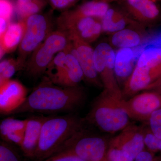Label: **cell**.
<instances>
[{
  "label": "cell",
  "mask_w": 161,
  "mask_h": 161,
  "mask_svg": "<svg viewBox=\"0 0 161 161\" xmlns=\"http://www.w3.org/2000/svg\"><path fill=\"white\" fill-rule=\"evenodd\" d=\"M10 115L24 113H72L81 106L85 94L81 87L60 86L46 76Z\"/></svg>",
  "instance_id": "obj_1"
},
{
  "label": "cell",
  "mask_w": 161,
  "mask_h": 161,
  "mask_svg": "<svg viewBox=\"0 0 161 161\" xmlns=\"http://www.w3.org/2000/svg\"><path fill=\"white\" fill-rule=\"evenodd\" d=\"M84 119L72 113L50 115L44 121L34 159L41 161L58 152L76 132L83 129Z\"/></svg>",
  "instance_id": "obj_2"
},
{
  "label": "cell",
  "mask_w": 161,
  "mask_h": 161,
  "mask_svg": "<svg viewBox=\"0 0 161 161\" xmlns=\"http://www.w3.org/2000/svg\"><path fill=\"white\" fill-rule=\"evenodd\" d=\"M122 99L104 90L94 101L86 120L103 132L124 130L129 126L130 118L122 106Z\"/></svg>",
  "instance_id": "obj_3"
},
{
  "label": "cell",
  "mask_w": 161,
  "mask_h": 161,
  "mask_svg": "<svg viewBox=\"0 0 161 161\" xmlns=\"http://www.w3.org/2000/svg\"><path fill=\"white\" fill-rule=\"evenodd\" d=\"M70 40L59 30L53 31L31 55L24 70L34 80L43 77L47 67L59 52L65 49Z\"/></svg>",
  "instance_id": "obj_4"
},
{
  "label": "cell",
  "mask_w": 161,
  "mask_h": 161,
  "mask_svg": "<svg viewBox=\"0 0 161 161\" xmlns=\"http://www.w3.org/2000/svg\"><path fill=\"white\" fill-rule=\"evenodd\" d=\"M26 29L18 47L17 61L21 69H24L27 58L53 31L52 18L47 14L32 15L26 19Z\"/></svg>",
  "instance_id": "obj_5"
},
{
  "label": "cell",
  "mask_w": 161,
  "mask_h": 161,
  "mask_svg": "<svg viewBox=\"0 0 161 161\" xmlns=\"http://www.w3.org/2000/svg\"><path fill=\"white\" fill-rule=\"evenodd\" d=\"M107 147L105 138L83 128L67 141L56 153H70L85 161H104Z\"/></svg>",
  "instance_id": "obj_6"
},
{
  "label": "cell",
  "mask_w": 161,
  "mask_h": 161,
  "mask_svg": "<svg viewBox=\"0 0 161 161\" xmlns=\"http://www.w3.org/2000/svg\"><path fill=\"white\" fill-rule=\"evenodd\" d=\"M58 30L68 36H76L89 43L98 39L103 31L99 19L80 16L65 10L56 21Z\"/></svg>",
  "instance_id": "obj_7"
},
{
  "label": "cell",
  "mask_w": 161,
  "mask_h": 161,
  "mask_svg": "<svg viewBox=\"0 0 161 161\" xmlns=\"http://www.w3.org/2000/svg\"><path fill=\"white\" fill-rule=\"evenodd\" d=\"M115 55L109 44L104 42L99 43L94 49V62L104 89L123 98V93L115 77Z\"/></svg>",
  "instance_id": "obj_8"
},
{
  "label": "cell",
  "mask_w": 161,
  "mask_h": 161,
  "mask_svg": "<svg viewBox=\"0 0 161 161\" xmlns=\"http://www.w3.org/2000/svg\"><path fill=\"white\" fill-rule=\"evenodd\" d=\"M122 106L130 118L148 121L154 111L161 108V94L153 92H145L129 100L123 98Z\"/></svg>",
  "instance_id": "obj_9"
},
{
  "label": "cell",
  "mask_w": 161,
  "mask_h": 161,
  "mask_svg": "<svg viewBox=\"0 0 161 161\" xmlns=\"http://www.w3.org/2000/svg\"><path fill=\"white\" fill-rule=\"evenodd\" d=\"M70 40L69 47L78 58L83 70L84 79L95 86H103L95 69L94 50L90 43L76 36H68Z\"/></svg>",
  "instance_id": "obj_10"
},
{
  "label": "cell",
  "mask_w": 161,
  "mask_h": 161,
  "mask_svg": "<svg viewBox=\"0 0 161 161\" xmlns=\"http://www.w3.org/2000/svg\"><path fill=\"white\" fill-rule=\"evenodd\" d=\"M27 90L20 81L8 80L0 86V112L10 115L26 100Z\"/></svg>",
  "instance_id": "obj_11"
},
{
  "label": "cell",
  "mask_w": 161,
  "mask_h": 161,
  "mask_svg": "<svg viewBox=\"0 0 161 161\" xmlns=\"http://www.w3.org/2000/svg\"><path fill=\"white\" fill-rule=\"evenodd\" d=\"M145 144L144 132L134 126H128L111 141V148L126 152L133 159L143 151Z\"/></svg>",
  "instance_id": "obj_12"
},
{
  "label": "cell",
  "mask_w": 161,
  "mask_h": 161,
  "mask_svg": "<svg viewBox=\"0 0 161 161\" xmlns=\"http://www.w3.org/2000/svg\"><path fill=\"white\" fill-rule=\"evenodd\" d=\"M161 77V64L151 68L135 65L125 84L123 94L134 95L142 90L146 89Z\"/></svg>",
  "instance_id": "obj_13"
},
{
  "label": "cell",
  "mask_w": 161,
  "mask_h": 161,
  "mask_svg": "<svg viewBox=\"0 0 161 161\" xmlns=\"http://www.w3.org/2000/svg\"><path fill=\"white\" fill-rule=\"evenodd\" d=\"M47 116H33L27 119L24 138L20 147L26 157L34 158L42 126Z\"/></svg>",
  "instance_id": "obj_14"
},
{
  "label": "cell",
  "mask_w": 161,
  "mask_h": 161,
  "mask_svg": "<svg viewBox=\"0 0 161 161\" xmlns=\"http://www.w3.org/2000/svg\"><path fill=\"white\" fill-rule=\"evenodd\" d=\"M69 44L65 49V66L55 84L65 87L76 86L84 79V75L78 58L70 50Z\"/></svg>",
  "instance_id": "obj_15"
},
{
  "label": "cell",
  "mask_w": 161,
  "mask_h": 161,
  "mask_svg": "<svg viewBox=\"0 0 161 161\" xmlns=\"http://www.w3.org/2000/svg\"><path fill=\"white\" fill-rule=\"evenodd\" d=\"M26 29V21L20 19L16 23H10L6 31L0 35L1 58L6 53L18 49Z\"/></svg>",
  "instance_id": "obj_16"
},
{
  "label": "cell",
  "mask_w": 161,
  "mask_h": 161,
  "mask_svg": "<svg viewBox=\"0 0 161 161\" xmlns=\"http://www.w3.org/2000/svg\"><path fill=\"white\" fill-rule=\"evenodd\" d=\"M135 66L134 53L131 48H120L115 55V75L120 78H129Z\"/></svg>",
  "instance_id": "obj_17"
},
{
  "label": "cell",
  "mask_w": 161,
  "mask_h": 161,
  "mask_svg": "<svg viewBox=\"0 0 161 161\" xmlns=\"http://www.w3.org/2000/svg\"><path fill=\"white\" fill-rule=\"evenodd\" d=\"M109 9L108 3L101 1H94L84 3L76 9L69 11L76 15L94 18L101 20Z\"/></svg>",
  "instance_id": "obj_18"
},
{
  "label": "cell",
  "mask_w": 161,
  "mask_h": 161,
  "mask_svg": "<svg viewBox=\"0 0 161 161\" xmlns=\"http://www.w3.org/2000/svg\"><path fill=\"white\" fill-rule=\"evenodd\" d=\"M127 2L130 9L143 19H153L159 14L157 6L151 0H127Z\"/></svg>",
  "instance_id": "obj_19"
},
{
  "label": "cell",
  "mask_w": 161,
  "mask_h": 161,
  "mask_svg": "<svg viewBox=\"0 0 161 161\" xmlns=\"http://www.w3.org/2000/svg\"><path fill=\"white\" fill-rule=\"evenodd\" d=\"M111 41L112 44L116 47L131 48L138 46L141 39L139 35L134 31L124 29L114 33Z\"/></svg>",
  "instance_id": "obj_20"
},
{
  "label": "cell",
  "mask_w": 161,
  "mask_h": 161,
  "mask_svg": "<svg viewBox=\"0 0 161 161\" xmlns=\"http://www.w3.org/2000/svg\"><path fill=\"white\" fill-rule=\"evenodd\" d=\"M103 31L114 32L125 29L126 21L123 16L113 9H109L101 20Z\"/></svg>",
  "instance_id": "obj_21"
},
{
  "label": "cell",
  "mask_w": 161,
  "mask_h": 161,
  "mask_svg": "<svg viewBox=\"0 0 161 161\" xmlns=\"http://www.w3.org/2000/svg\"><path fill=\"white\" fill-rule=\"evenodd\" d=\"M66 55L65 49L59 52L47 69L44 76L47 77L53 83H56L63 72L65 66Z\"/></svg>",
  "instance_id": "obj_22"
},
{
  "label": "cell",
  "mask_w": 161,
  "mask_h": 161,
  "mask_svg": "<svg viewBox=\"0 0 161 161\" xmlns=\"http://www.w3.org/2000/svg\"><path fill=\"white\" fill-rule=\"evenodd\" d=\"M161 64V47H150L141 54L136 65L154 67Z\"/></svg>",
  "instance_id": "obj_23"
},
{
  "label": "cell",
  "mask_w": 161,
  "mask_h": 161,
  "mask_svg": "<svg viewBox=\"0 0 161 161\" xmlns=\"http://www.w3.org/2000/svg\"><path fill=\"white\" fill-rule=\"evenodd\" d=\"M22 70L16 59L9 58L1 61L0 63V86L11 80L18 71Z\"/></svg>",
  "instance_id": "obj_24"
},
{
  "label": "cell",
  "mask_w": 161,
  "mask_h": 161,
  "mask_svg": "<svg viewBox=\"0 0 161 161\" xmlns=\"http://www.w3.org/2000/svg\"><path fill=\"white\" fill-rule=\"evenodd\" d=\"M27 119L24 120L8 117L2 121L0 124V135L2 139L7 134L18 131H25Z\"/></svg>",
  "instance_id": "obj_25"
},
{
  "label": "cell",
  "mask_w": 161,
  "mask_h": 161,
  "mask_svg": "<svg viewBox=\"0 0 161 161\" xmlns=\"http://www.w3.org/2000/svg\"><path fill=\"white\" fill-rule=\"evenodd\" d=\"M46 0H35L31 3L16 7L21 19H24L32 15L39 14L47 5Z\"/></svg>",
  "instance_id": "obj_26"
},
{
  "label": "cell",
  "mask_w": 161,
  "mask_h": 161,
  "mask_svg": "<svg viewBox=\"0 0 161 161\" xmlns=\"http://www.w3.org/2000/svg\"><path fill=\"white\" fill-rule=\"evenodd\" d=\"M10 143L2 140L0 143V161H22Z\"/></svg>",
  "instance_id": "obj_27"
},
{
  "label": "cell",
  "mask_w": 161,
  "mask_h": 161,
  "mask_svg": "<svg viewBox=\"0 0 161 161\" xmlns=\"http://www.w3.org/2000/svg\"><path fill=\"white\" fill-rule=\"evenodd\" d=\"M147 122L149 130L156 136L161 139V108L154 111Z\"/></svg>",
  "instance_id": "obj_28"
},
{
  "label": "cell",
  "mask_w": 161,
  "mask_h": 161,
  "mask_svg": "<svg viewBox=\"0 0 161 161\" xmlns=\"http://www.w3.org/2000/svg\"><path fill=\"white\" fill-rule=\"evenodd\" d=\"M145 146L152 151H161V139L156 136L150 130L144 132Z\"/></svg>",
  "instance_id": "obj_29"
},
{
  "label": "cell",
  "mask_w": 161,
  "mask_h": 161,
  "mask_svg": "<svg viewBox=\"0 0 161 161\" xmlns=\"http://www.w3.org/2000/svg\"><path fill=\"white\" fill-rule=\"evenodd\" d=\"M108 161H133L134 159L128 153L116 148H110L107 153Z\"/></svg>",
  "instance_id": "obj_30"
},
{
  "label": "cell",
  "mask_w": 161,
  "mask_h": 161,
  "mask_svg": "<svg viewBox=\"0 0 161 161\" xmlns=\"http://www.w3.org/2000/svg\"><path fill=\"white\" fill-rule=\"evenodd\" d=\"M0 19L10 23L13 13L14 6L9 0H0Z\"/></svg>",
  "instance_id": "obj_31"
},
{
  "label": "cell",
  "mask_w": 161,
  "mask_h": 161,
  "mask_svg": "<svg viewBox=\"0 0 161 161\" xmlns=\"http://www.w3.org/2000/svg\"><path fill=\"white\" fill-rule=\"evenodd\" d=\"M78 0H46L53 9L64 10L69 9L78 2Z\"/></svg>",
  "instance_id": "obj_32"
},
{
  "label": "cell",
  "mask_w": 161,
  "mask_h": 161,
  "mask_svg": "<svg viewBox=\"0 0 161 161\" xmlns=\"http://www.w3.org/2000/svg\"><path fill=\"white\" fill-rule=\"evenodd\" d=\"M41 161H85L80 158L70 153H58L48 158Z\"/></svg>",
  "instance_id": "obj_33"
},
{
  "label": "cell",
  "mask_w": 161,
  "mask_h": 161,
  "mask_svg": "<svg viewBox=\"0 0 161 161\" xmlns=\"http://www.w3.org/2000/svg\"><path fill=\"white\" fill-rule=\"evenodd\" d=\"M133 161H153V156L149 151L143 150L136 156Z\"/></svg>",
  "instance_id": "obj_34"
},
{
  "label": "cell",
  "mask_w": 161,
  "mask_h": 161,
  "mask_svg": "<svg viewBox=\"0 0 161 161\" xmlns=\"http://www.w3.org/2000/svg\"><path fill=\"white\" fill-rule=\"evenodd\" d=\"M145 90L161 94V77L150 84Z\"/></svg>",
  "instance_id": "obj_35"
},
{
  "label": "cell",
  "mask_w": 161,
  "mask_h": 161,
  "mask_svg": "<svg viewBox=\"0 0 161 161\" xmlns=\"http://www.w3.org/2000/svg\"><path fill=\"white\" fill-rule=\"evenodd\" d=\"M34 1L35 0H16L15 7L22 6V5H24V4H27V3H31V2Z\"/></svg>",
  "instance_id": "obj_36"
},
{
  "label": "cell",
  "mask_w": 161,
  "mask_h": 161,
  "mask_svg": "<svg viewBox=\"0 0 161 161\" xmlns=\"http://www.w3.org/2000/svg\"><path fill=\"white\" fill-rule=\"evenodd\" d=\"M95 1H101L105 3H108V2H113V1H118V0H95Z\"/></svg>",
  "instance_id": "obj_37"
},
{
  "label": "cell",
  "mask_w": 161,
  "mask_h": 161,
  "mask_svg": "<svg viewBox=\"0 0 161 161\" xmlns=\"http://www.w3.org/2000/svg\"><path fill=\"white\" fill-rule=\"evenodd\" d=\"M151 1H153V0H151Z\"/></svg>",
  "instance_id": "obj_38"
}]
</instances>
